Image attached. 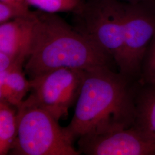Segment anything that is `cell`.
<instances>
[{
  "label": "cell",
  "mask_w": 155,
  "mask_h": 155,
  "mask_svg": "<svg viewBox=\"0 0 155 155\" xmlns=\"http://www.w3.org/2000/svg\"><path fill=\"white\" fill-rule=\"evenodd\" d=\"M112 61L105 50L55 13L35 11L29 53L24 66L29 79L64 67L111 68Z\"/></svg>",
  "instance_id": "cell-1"
},
{
  "label": "cell",
  "mask_w": 155,
  "mask_h": 155,
  "mask_svg": "<svg viewBox=\"0 0 155 155\" xmlns=\"http://www.w3.org/2000/svg\"><path fill=\"white\" fill-rule=\"evenodd\" d=\"M129 79L110 67L85 70L74 114L64 127L74 142L86 134H100L134 125L135 95Z\"/></svg>",
  "instance_id": "cell-2"
},
{
  "label": "cell",
  "mask_w": 155,
  "mask_h": 155,
  "mask_svg": "<svg viewBox=\"0 0 155 155\" xmlns=\"http://www.w3.org/2000/svg\"><path fill=\"white\" fill-rule=\"evenodd\" d=\"M18 134L10 155H79L64 127L29 95L17 108Z\"/></svg>",
  "instance_id": "cell-3"
},
{
  "label": "cell",
  "mask_w": 155,
  "mask_h": 155,
  "mask_svg": "<svg viewBox=\"0 0 155 155\" xmlns=\"http://www.w3.org/2000/svg\"><path fill=\"white\" fill-rule=\"evenodd\" d=\"M127 2L84 0L75 15L74 27L113 58L119 70L123 61L124 19Z\"/></svg>",
  "instance_id": "cell-4"
},
{
  "label": "cell",
  "mask_w": 155,
  "mask_h": 155,
  "mask_svg": "<svg viewBox=\"0 0 155 155\" xmlns=\"http://www.w3.org/2000/svg\"><path fill=\"white\" fill-rule=\"evenodd\" d=\"M85 70L60 68L30 80V95L38 105L59 121L75 105L83 84Z\"/></svg>",
  "instance_id": "cell-5"
},
{
  "label": "cell",
  "mask_w": 155,
  "mask_h": 155,
  "mask_svg": "<svg viewBox=\"0 0 155 155\" xmlns=\"http://www.w3.org/2000/svg\"><path fill=\"white\" fill-rule=\"evenodd\" d=\"M140 3L127 2L124 19L123 61L120 73L130 79L140 70L155 33V14Z\"/></svg>",
  "instance_id": "cell-6"
},
{
  "label": "cell",
  "mask_w": 155,
  "mask_h": 155,
  "mask_svg": "<svg viewBox=\"0 0 155 155\" xmlns=\"http://www.w3.org/2000/svg\"><path fill=\"white\" fill-rule=\"evenodd\" d=\"M78 151L87 155H155V143L134 125L100 134H86L78 141Z\"/></svg>",
  "instance_id": "cell-7"
},
{
  "label": "cell",
  "mask_w": 155,
  "mask_h": 155,
  "mask_svg": "<svg viewBox=\"0 0 155 155\" xmlns=\"http://www.w3.org/2000/svg\"><path fill=\"white\" fill-rule=\"evenodd\" d=\"M34 20L35 11H32L28 16L0 25V52L11 58L12 67L24 66L29 53Z\"/></svg>",
  "instance_id": "cell-8"
},
{
  "label": "cell",
  "mask_w": 155,
  "mask_h": 155,
  "mask_svg": "<svg viewBox=\"0 0 155 155\" xmlns=\"http://www.w3.org/2000/svg\"><path fill=\"white\" fill-rule=\"evenodd\" d=\"M21 67H13L0 72V100L4 101L17 109L31 90L30 80Z\"/></svg>",
  "instance_id": "cell-9"
},
{
  "label": "cell",
  "mask_w": 155,
  "mask_h": 155,
  "mask_svg": "<svg viewBox=\"0 0 155 155\" xmlns=\"http://www.w3.org/2000/svg\"><path fill=\"white\" fill-rule=\"evenodd\" d=\"M135 97L134 125L155 143V85Z\"/></svg>",
  "instance_id": "cell-10"
},
{
  "label": "cell",
  "mask_w": 155,
  "mask_h": 155,
  "mask_svg": "<svg viewBox=\"0 0 155 155\" xmlns=\"http://www.w3.org/2000/svg\"><path fill=\"white\" fill-rule=\"evenodd\" d=\"M17 134V109L0 100V155L9 153Z\"/></svg>",
  "instance_id": "cell-11"
},
{
  "label": "cell",
  "mask_w": 155,
  "mask_h": 155,
  "mask_svg": "<svg viewBox=\"0 0 155 155\" xmlns=\"http://www.w3.org/2000/svg\"><path fill=\"white\" fill-rule=\"evenodd\" d=\"M84 0H27L29 5L42 11L56 13L71 12L73 13L82 5Z\"/></svg>",
  "instance_id": "cell-12"
},
{
  "label": "cell",
  "mask_w": 155,
  "mask_h": 155,
  "mask_svg": "<svg viewBox=\"0 0 155 155\" xmlns=\"http://www.w3.org/2000/svg\"><path fill=\"white\" fill-rule=\"evenodd\" d=\"M27 0L13 2L0 1V24L17 18L28 16L32 11Z\"/></svg>",
  "instance_id": "cell-13"
},
{
  "label": "cell",
  "mask_w": 155,
  "mask_h": 155,
  "mask_svg": "<svg viewBox=\"0 0 155 155\" xmlns=\"http://www.w3.org/2000/svg\"><path fill=\"white\" fill-rule=\"evenodd\" d=\"M144 77L150 85H155V33L147 51L144 61Z\"/></svg>",
  "instance_id": "cell-14"
},
{
  "label": "cell",
  "mask_w": 155,
  "mask_h": 155,
  "mask_svg": "<svg viewBox=\"0 0 155 155\" xmlns=\"http://www.w3.org/2000/svg\"><path fill=\"white\" fill-rule=\"evenodd\" d=\"M122 2H127V3H134V4H137L140 2H150L155 0H118Z\"/></svg>",
  "instance_id": "cell-15"
},
{
  "label": "cell",
  "mask_w": 155,
  "mask_h": 155,
  "mask_svg": "<svg viewBox=\"0 0 155 155\" xmlns=\"http://www.w3.org/2000/svg\"><path fill=\"white\" fill-rule=\"evenodd\" d=\"M1 1H5V2H13V1H20L24 0H0Z\"/></svg>",
  "instance_id": "cell-16"
},
{
  "label": "cell",
  "mask_w": 155,
  "mask_h": 155,
  "mask_svg": "<svg viewBox=\"0 0 155 155\" xmlns=\"http://www.w3.org/2000/svg\"></svg>",
  "instance_id": "cell-17"
}]
</instances>
